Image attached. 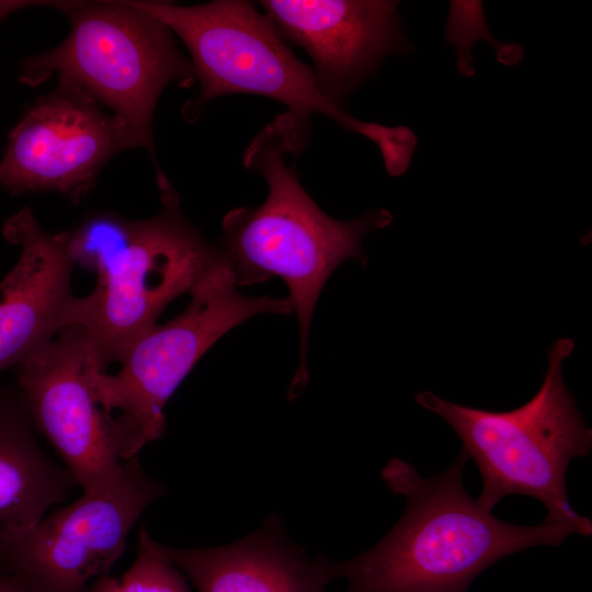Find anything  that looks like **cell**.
I'll return each mask as SVG.
<instances>
[{"label":"cell","instance_id":"obj_14","mask_svg":"<svg viewBox=\"0 0 592 592\" xmlns=\"http://www.w3.org/2000/svg\"><path fill=\"white\" fill-rule=\"evenodd\" d=\"M35 431L19 389L0 387V535L33 526L77 486Z\"/></svg>","mask_w":592,"mask_h":592},{"label":"cell","instance_id":"obj_16","mask_svg":"<svg viewBox=\"0 0 592 592\" xmlns=\"http://www.w3.org/2000/svg\"><path fill=\"white\" fill-rule=\"evenodd\" d=\"M0 592H27L12 576L0 570Z\"/></svg>","mask_w":592,"mask_h":592},{"label":"cell","instance_id":"obj_10","mask_svg":"<svg viewBox=\"0 0 592 592\" xmlns=\"http://www.w3.org/2000/svg\"><path fill=\"white\" fill-rule=\"evenodd\" d=\"M94 357L84 330L71 326L16 365L18 389L35 430L82 490L114 480L125 464L116 448L114 417L101 408L91 386Z\"/></svg>","mask_w":592,"mask_h":592},{"label":"cell","instance_id":"obj_1","mask_svg":"<svg viewBox=\"0 0 592 592\" xmlns=\"http://www.w3.org/2000/svg\"><path fill=\"white\" fill-rule=\"evenodd\" d=\"M310 140V122L288 112L276 115L252 139L243 152V166L258 172L267 184L265 201L255 207H236L223 218L221 250L237 286L253 285L273 276L288 287L296 314L300 354L293 380L294 390L307 382L308 333L317 300L333 273L353 259L364 265L367 257L362 239L385 228L392 215L373 209L351 220L326 214L301 186L296 160Z\"/></svg>","mask_w":592,"mask_h":592},{"label":"cell","instance_id":"obj_2","mask_svg":"<svg viewBox=\"0 0 592 592\" xmlns=\"http://www.w3.org/2000/svg\"><path fill=\"white\" fill-rule=\"evenodd\" d=\"M468 460L460 449L446 470L425 478L408 462L389 459L382 477L405 498V512L373 547L332 561V579L348 582L344 592H468L502 558L535 546H558L576 534L544 521L526 526L496 517L464 486Z\"/></svg>","mask_w":592,"mask_h":592},{"label":"cell","instance_id":"obj_17","mask_svg":"<svg viewBox=\"0 0 592 592\" xmlns=\"http://www.w3.org/2000/svg\"><path fill=\"white\" fill-rule=\"evenodd\" d=\"M43 2H33V1H0V21L8 15L9 13L22 9L24 7H30L34 4H42Z\"/></svg>","mask_w":592,"mask_h":592},{"label":"cell","instance_id":"obj_15","mask_svg":"<svg viewBox=\"0 0 592 592\" xmlns=\"http://www.w3.org/2000/svg\"><path fill=\"white\" fill-rule=\"evenodd\" d=\"M88 592H190L185 577L150 544V535L141 526L137 556L119 578L105 574L93 581Z\"/></svg>","mask_w":592,"mask_h":592},{"label":"cell","instance_id":"obj_7","mask_svg":"<svg viewBox=\"0 0 592 592\" xmlns=\"http://www.w3.org/2000/svg\"><path fill=\"white\" fill-rule=\"evenodd\" d=\"M189 294L180 315L156 323L130 344L117 374H106L96 358L91 363V386L101 408L114 415L123 462L162 436L168 400L215 342L252 316L293 312L288 297L242 295L227 262L212 269Z\"/></svg>","mask_w":592,"mask_h":592},{"label":"cell","instance_id":"obj_12","mask_svg":"<svg viewBox=\"0 0 592 592\" xmlns=\"http://www.w3.org/2000/svg\"><path fill=\"white\" fill-rule=\"evenodd\" d=\"M2 232L21 252L0 282V372L79 326L83 308V297L71 293L68 232L44 230L27 207L9 217Z\"/></svg>","mask_w":592,"mask_h":592},{"label":"cell","instance_id":"obj_11","mask_svg":"<svg viewBox=\"0 0 592 592\" xmlns=\"http://www.w3.org/2000/svg\"><path fill=\"white\" fill-rule=\"evenodd\" d=\"M263 14L281 38L310 57L318 89L344 110L349 96L375 76L388 55L412 49L398 1L263 0Z\"/></svg>","mask_w":592,"mask_h":592},{"label":"cell","instance_id":"obj_13","mask_svg":"<svg viewBox=\"0 0 592 592\" xmlns=\"http://www.w3.org/2000/svg\"><path fill=\"white\" fill-rule=\"evenodd\" d=\"M197 592H328L332 561L309 557L285 534L276 513L252 534L207 548H174L150 537Z\"/></svg>","mask_w":592,"mask_h":592},{"label":"cell","instance_id":"obj_3","mask_svg":"<svg viewBox=\"0 0 592 592\" xmlns=\"http://www.w3.org/2000/svg\"><path fill=\"white\" fill-rule=\"evenodd\" d=\"M158 187L162 206L157 215L130 220L100 213L68 232L73 262L96 273L79 327L103 371L156 325L171 300L227 262L219 247L186 220L170 182Z\"/></svg>","mask_w":592,"mask_h":592},{"label":"cell","instance_id":"obj_9","mask_svg":"<svg viewBox=\"0 0 592 592\" xmlns=\"http://www.w3.org/2000/svg\"><path fill=\"white\" fill-rule=\"evenodd\" d=\"M135 147L141 144L122 119L58 80L12 129L0 160V186L11 194L57 192L78 203L114 155Z\"/></svg>","mask_w":592,"mask_h":592},{"label":"cell","instance_id":"obj_4","mask_svg":"<svg viewBox=\"0 0 592 592\" xmlns=\"http://www.w3.org/2000/svg\"><path fill=\"white\" fill-rule=\"evenodd\" d=\"M573 349L571 339L555 341L540 388L512 410L463 406L428 390L414 399L451 425L462 449L475 460L482 479L476 499L483 509L492 511L506 496H528L546 508L544 522L590 536L591 520L573 510L566 490L570 462L589 455L592 448V430L562 377V362Z\"/></svg>","mask_w":592,"mask_h":592},{"label":"cell","instance_id":"obj_5","mask_svg":"<svg viewBox=\"0 0 592 592\" xmlns=\"http://www.w3.org/2000/svg\"><path fill=\"white\" fill-rule=\"evenodd\" d=\"M137 3L163 22L190 53L200 92L183 105L182 114L189 123L195 122L215 98L255 94L283 103L288 113L305 121L316 113L328 116L345 130L373 141L384 161L403 152L406 128L357 119L328 101L317 87L312 69L294 55L253 2Z\"/></svg>","mask_w":592,"mask_h":592},{"label":"cell","instance_id":"obj_8","mask_svg":"<svg viewBox=\"0 0 592 592\" xmlns=\"http://www.w3.org/2000/svg\"><path fill=\"white\" fill-rule=\"evenodd\" d=\"M166 493L137 456L114 480L25 530L0 535V570L27 592H86L123 556L141 513Z\"/></svg>","mask_w":592,"mask_h":592},{"label":"cell","instance_id":"obj_6","mask_svg":"<svg viewBox=\"0 0 592 592\" xmlns=\"http://www.w3.org/2000/svg\"><path fill=\"white\" fill-rule=\"evenodd\" d=\"M70 20L67 37L55 48L25 59L20 80L37 86L53 75L112 110L138 137L159 168L152 119L164 88H190L196 78L191 60L178 48L173 33L137 1H64Z\"/></svg>","mask_w":592,"mask_h":592}]
</instances>
